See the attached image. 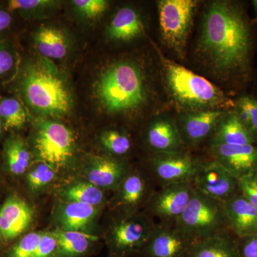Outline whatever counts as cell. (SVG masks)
<instances>
[{
  "label": "cell",
  "instance_id": "cell-1",
  "mask_svg": "<svg viewBox=\"0 0 257 257\" xmlns=\"http://www.w3.org/2000/svg\"><path fill=\"white\" fill-rule=\"evenodd\" d=\"M254 24L241 2H211L203 14L198 55L229 92L239 95L253 80Z\"/></svg>",
  "mask_w": 257,
  "mask_h": 257
},
{
  "label": "cell",
  "instance_id": "cell-2",
  "mask_svg": "<svg viewBox=\"0 0 257 257\" xmlns=\"http://www.w3.org/2000/svg\"><path fill=\"white\" fill-rule=\"evenodd\" d=\"M94 91L102 109L111 115L138 111L150 97L145 71L127 60L118 61L106 67L96 80Z\"/></svg>",
  "mask_w": 257,
  "mask_h": 257
},
{
  "label": "cell",
  "instance_id": "cell-3",
  "mask_svg": "<svg viewBox=\"0 0 257 257\" xmlns=\"http://www.w3.org/2000/svg\"><path fill=\"white\" fill-rule=\"evenodd\" d=\"M166 87L177 105L187 111L234 107V100L221 88L167 58L157 48Z\"/></svg>",
  "mask_w": 257,
  "mask_h": 257
},
{
  "label": "cell",
  "instance_id": "cell-4",
  "mask_svg": "<svg viewBox=\"0 0 257 257\" xmlns=\"http://www.w3.org/2000/svg\"><path fill=\"white\" fill-rule=\"evenodd\" d=\"M20 88L32 110L45 117H62L72 110L73 99L68 84L52 62L45 60L24 69Z\"/></svg>",
  "mask_w": 257,
  "mask_h": 257
},
{
  "label": "cell",
  "instance_id": "cell-5",
  "mask_svg": "<svg viewBox=\"0 0 257 257\" xmlns=\"http://www.w3.org/2000/svg\"><path fill=\"white\" fill-rule=\"evenodd\" d=\"M175 226L195 241L230 229L224 203L207 197L195 189Z\"/></svg>",
  "mask_w": 257,
  "mask_h": 257
},
{
  "label": "cell",
  "instance_id": "cell-6",
  "mask_svg": "<svg viewBox=\"0 0 257 257\" xmlns=\"http://www.w3.org/2000/svg\"><path fill=\"white\" fill-rule=\"evenodd\" d=\"M157 5L162 40L179 57H183L197 2L161 0Z\"/></svg>",
  "mask_w": 257,
  "mask_h": 257
},
{
  "label": "cell",
  "instance_id": "cell-7",
  "mask_svg": "<svg viewBox=\"0 0 257 257\" xmlns=\"http://www.w3.org/2000/svg\"><path fill=\"white\" fill-rule=\"evenodd\" d=\"M74 134L62 123L50 119L37 122L35 149L37 157L54 170L62 168L73 156Z\"/></svg>",
  "mask_w": 257,
  "mask_h": 257
},
{
  "label": "cell",
  "instance_id": "cell-8",
  "mask_svg": "<svg viewBox=\"0 0 257 257\" xmlns=\"http://www.w3.org/2000/svg\"><path fill=\"white\" fill-rule=\"evenodd\" d=\"M157 225L147 214H133L117 221L109 234L113 256L126 257L141 252Z\"/></svg>",
  "mask_w": 257,
  "mask_h": 257
},
{
  "label": "cell",
  "instance_id": "cell-9",
  "mask_svg": "<svg viewBox=\"0 0 257 257\" xmlns=\"http://www.w3.org/2000/svg\"><path fill=\"white\" fill-rule=\"evenodd\" d=\"M202 162L188 152L153 155L150 166L152 175L160 187L171 184L192 183Z\"/></svg>",
  "mask_w": 257,
  "mask_h": 257
},
{
  "label": "cell",
  "instance_id": "cell-10",
  "mask_svg": "<svg viewBox=\"0 0 257 257\" xmlns=\"http://www.w3.org/2000/svg\"><path fill=\"white\" fill-rule=\"evenodd\" d=\"M192 184L198 192L223 203L240 193L239 180L212 159L202 162Z\"/></svg>",
  "mask_w": 257,
  "mask_h": 257
},
{
  "label": "cell",
  "instance_id": "cell-11",
  "mask_svg": "<svg viewBox=\"0 0 257 257\" xmlns=\"http://www.w3.org/2000/svg\"><path fill=\"white\" fill-rule=\"evenodd\" d=\"M194 190L192 183L161 187L149 200L150 213L160 220V224L175 225L188 205Z\"/></svg>",
  "mask_w": 257,
  "mask_h": 257
},
{
  "label": "cell",
  "instance_id": "cell-12",
  "mask_svg": "<svg viewBox=\"0 0 257 257\" xmlns=\"http://www.w3.org/2000/svg\"><path fill=\"white\" fill-rule=\"evenodd\" d=\"M195 242L175 225L157 224L140 253L145 257H187Z\"/></svg>",
  "mask_w": 257,
  "mask_h": 257
},
{
  "label": "cell",
  "instance_id": "cell-13",
  "mask_svg": "<svg viewBox=\"0 0 257 257\" xmlns=\"http://www.w3.org/2000/svg\"><path fill=\"white\" fill-rule=\"evenodd\" d=\"M211 159L220 164L235 178L257 176V145L229 146L210 143Z\"/></svg>",
  "mask_w": 257,
  "mask_h": 257
},
{
  "label": "cell",
  "instance_id": "cell-14",
  "mask_svg": "<svg viewBox=\"0 0 257 257\" xmlns=\"http://www.w3.org/2000/svg\"><path fill=\"white\" fill-rule=\"evenodd\" d=\"M226 111L211 109L184 112L177 124L186 147L197 146L211 138Z\"/></svg>",
  "mask_w": 257,
  "mask_h": 257
},
{
  "label": "cell",
  "instance_id": "cell-15",
  "mask_svg": "<svg viewBox=\"0 0 257 257\" xmlns=\"http://www.w3.org/2000/svg\"><path fill=\"white\" fill-rule=\"evenodd\" d=\"M33 218L32 208L18 196H10L0 207V241L8 243L28 229Z\"/></svg>",
  "mask_w": 257,
  "mask_h": 257
},
{
  "label": "cell",
  "instance_id": "cell-16",
  "mask_svg": "<svg viewBox=\"0 0 257 257\" xmlns=\"http://www.w3.org/2000/svg\"><path fill=\"white\" fill-rule=\"evenodd\" d=\"M146 142L153 155L186 150L177 123L169 117H159L152 121L146 133Z\"/></svg>",
  "mask_w": 257,
  "mask_h": 257
},
{
  "label": "cell",
  "instance_id": "cell-17",
  "mask_svg": "<svg viewBox=\"0 0 257 257\" xmlns=\"http://www.w3.org/2000/svg\"><path fill=\"white\" fill-rule=\"evenodd\" d=\"M128 173L122 162L107 156L92 157L86 171L89 183L99 189L114 190L118 189Z\"/></svg>",
  "mask_w": 257,
  "mask_h": 257
},
{
  "label": "cell",
  "instance_id": "cell-18",
  "mask_svg": "<svg viewBox=\"0 0 257 257\" xmlns=\"http://www.w3.org/2000/svg\"><path fill=\"white\" fill-rule=\"evenodd\" d=\"M231 231L238 239L257 234V209L241 193L224 202Z\"/></svg>",
  "mask_w": 257,
  "mask_h": 257
},
{
  "label": "cell",
  "instance_id": "cell-19",
  "mask_svg": "<svg viewBox=\"0 0 257 257\" xmlns=\"http://www.w3.org/2000/svg\"><path fill=\"white\" fill-rule=\"evenodd\" d=\"M117 189V206L128 216L135 214L138 207L145 201L149 202L154 193H150L148 180L139 173H128Z\"/></svg>",
  "mask_w": 257,
  "mask_h": 257
},
{
  "label": "cell",
  "instance_id": "cell-20",
  "mask_svg": "<svg viewBox=\"0 0 257 257\" xmlns=\"http://www.w3.org/2000/svg\"><path fill=\"white\" fill-rule=\"evenodd\" d=\"M187 257H240L239 239L231 230H226L196 241Z\"/></svg>",
  "mask_w": 257,
  "mask_h": 257
},
{
  "label": "cell",
  "instance_id": "cell-21",
  "mask_svg": "<svg viewBox=\"0 0 257 257\" xmlns=\"http://www.w3.org/2000/svg\"><path fill=\"white\" fill-rule=\"evenodd\" d=\"M144 25L136 10L124 7L118 10L106 30L109 39L114 41L126 42L143 34Z\"/></svg>",
  "mask_w": 257,
  "mask_h": 257
},
{
  "label": "cell",
  "instance_id": "cell-22",
  "mask_svg": "<svg viewBox=\"0 0 257 257\" xmlns=\"http://www.w3.org/2000/svg\"><path fill=\"white\" fill-rule=\"evenodd\" d=\"M211 143L229 146H243L253 144L234 109L226 111L218 123L211 135Z\"/></svg>",
  "mask_w": 257,
  "mask_h": 257
},
{
  "label": "cell",
  "instance_id": "cell-23",
  "mask_svg": "<svg viewBox=\"0 0 257 257\" xmlns=\"http://www.w3.org/2000/svg\"><path fill=\"white\" fill-rule=\"evenodd\" d=\"M57 249L54 257H81L90 249L98 236L79 231L58 229L54 231Z\"/></svg>",
  "mask_w": 257,
  "mask_h": 257
},
{
  "label": "cell",
  "instance_id": "cell-24",
  "mask_svg": "<svg viewBox=\"0 0 257 257\" xmlns=\"http://www.w3.org/2000/svg\"><path fill=\"white\" fill-rule=\"evenodd\" d=\"M96 214L94 206L68 202L60 208L57 221L60 229L82 231L92 222Z\"/></svg>",
  "mask_w": 257,
  "mask_h": 257
},
{
  "label": "cell",
  "instance_id": "cell-25",
  "mask_svg": "<svg viewBox=\"0 0 257 257\" xmlns=\"http://www.w3.org/2000/svg\"><path fill=\"white\" fill-rule=\"evenodd\" d=\"M35 42L37 50L46 58L60 60L68 52L67 37L62 31L52 27L40 28L35 34Z\"/></svg>",
  "mask_w": 257,
  "mask_h": 257
},
{
  "label": "cell",
  "instance_id": "cell-26",
  "mask_svg": "<svg viewBox=\"0 0 257 257\" xmlns=\"http://www.w3.org/2000/svg\"><path fill=\"white\" fill-rule=\"evenodd\" d=\"M5 157L8 170L15 175H23L30 165V154L28 147L18 137H13L7 140Z\"/></svg>",
  "mask_w": 257,
  "mask_h": 257
},
{
  "label": "cell",
  "instance_id": "cell-27",
  "mask_svg": "<svg viewBox=\"0 0 257 257\" xmlns=\"http://www.w3.org/2000/svg\"><path fill=\"white\" fill-rule=\"evenodd\" d=\"M235 112L241 124L257 145V100L252 94H240L234 99Z\"/></svg>",
  "mask_w": 257,
  "mask_h": 257
},
{
  "label": "cell",
  "instance_id": "cell-28",
  "mask_svg": "<svg viewBox=\"0 0 257 257\" xmlns=\"http://www.w3.org/2000/svg\"><path fill=\"white\" fill-rule=\"evenodd\" d=\"M68 202H78L89 205L99 206L104 201L101 189L89 182H79L68 187L63 193Z\"/></svg>",
  "mask_w": 257,
  "mask_h": 257
},
{
  "label": "cell",
  "instance_id": "cell-29",
  "mask_svg": "<svg viewBox=\"0 0 257 257\" xmlns=\"http://www.w3.org/2000/svg\"><path fill=\"white\" fill-rule=\"evenodd\" d=\"M0 117L4 120L6 130L23 128L27 122L25 109L14 98H5L0 101Z\"/></svg>",
  "mask_w": 257,
  "mask_h": 257
},
{
  "label": "cell",
  "instance_id": "cell-30",
  "mask_svg": "<svg viewBox=\"0 0 257 257\" xmlns=\"http://www.w3.org/2000/svg\"><path fill=\"white\" fill-rule=\"evenodd\" d=\"M100 141L102 146L116 156H122L130 151L132 143L127 135L117 130H107L101 135Z\"/></svg>",
  "mask_w": 257,
  "mask_h": 257
},
{
  "label": "cell",
  "instance_id": "cell-31",
  "mask_svg": "<svg viewBox=\"0 0 257 257\" xmlns=\"http://www.w3.org/2000/svg\"><path fill=\"white\" fill-rule=\"evenodd\" d=\"M72 4L81 16L89 20L100 18L109 7L106 0H74Z\"/></svg>",
  "mask_w": 257,
  "mask_h": 257
},
{
  "label": "cell",
  "instance_id": "cell-32",
  "mask_svg": "<svg viewBox=\"0 0 257 257\" xmlns=\"http://www.w3.org/2000/svg\"><path fill=\"white\" fill-rule=\"evenodd\" d=\"M43 233L32 232L24 236L10 248L9 257H32L36 251Z\"/></svg>",
  "mask_w": 257,
  "mask_h": 257
},
{
  "label": "cell",
  "instance_id": "cell-33",
  "mask_svg": "<svg viewBox=\"0 0 257 257\" xmlns=\"http://www.w3.org/2000/svg\"><path fill=\"white\" fill-rule=\"evenodd\" d=\"M55 176V170L47 164L42 162L29 172L27 178L30 188L37 190L50 184Z\"/></svg>",
  "mask_w": 257,
  "mask_h": 257
},
{
  "label": "cell",
  "instance_id": "cell-34",
  "mask_svg": "<svg viewBox=\"0 0 257 257\" xmlns=\"http://www.w3.org/2000/svg\"><path fill=\"white\" fill-rule=\"evenodd\" d=\"M57 249V241L53 233H43L32 257H54Z\"/></svg>",
  "mask_w": 257,
  "mask_h": 257
},
{
  "label": "cell",
  "instance_id": "cell-35",
  "mask_svg": "<svg viewBox=\"0 0 257 257\" xmlns=\"http://www.w3.org/2000/svg\"><path fill=\"white\" fill-rule=\"evenodd\" d=\"M239 192L257 209V176L239 180Z\"/></svg>",
  "mask_w": 257,
  "mask_h": 257
},
{
  "label": "cell",
  "instance_id": "cell-36",
  "mask_svg": "<svg viewBox=\"0 0 257 257\" xmlns=\"http://www.w3.org/2000/svg\"><path fill=\"white\" fill-rule=\"evenodd\" d=\"M54 4V2L49 0H11L8 3V10L10 11H32L42 9Z\"/></svg>",
  "mask_w": 257,
  "mask_h": 257
},
{
  "label": "cell",
  "instance_id": "cell-37",
  "mask_svg": "<svg viewBox=\"0 0 257 257\" xmlns=\"http://www.w3.org/2000/svg\"><path fill=\"white\" fill-rule=\"evenodd\" d=\"M240 257H257V234L239 239Z\"/></svg>",
  "mask_w": 257,
  "mask_h": 257
},
{
  "label": "cell",
  "instance_id": "cell-38",
  "mask_svg": "<svg viewBox=\"0 0 257 257\" xmlns=\"http://www.w3.org/2000/svg\"><path fill=\"white\" fill-rule=\"evenodd\" d=\"M14 60L9 51L0 47V75L7 73L13 67Z\"/></svg>",
  "mask_w": 257,
  "mask_h": 257
},
{
  "label": "cell",
  "instance_id": "cell-39",
  "mask_svg": "<svg viewBox=\"0 0 257 257\" xmlns=\"http://www.w3.org/2000/svg\"><path fill=\"white\" fill-rule=\"evenodd\" d=\"M12 23V18L10 13L5 10H0V32L9 28Z\"/></svg>",
  "mask_w": 257,
  "mask_h": 257
},
{
  "label": "cell",
  "instance_id": "cell-40",
  "mask_svg": "<svg viewBox=\"0 0 257 257\" xmlns=\"http://www.w3.org/2000/svg\"><path fill=\"white\" fill-rule=\"evenodd\" d=\"M252 5L253 9H254L255 13H256V18H257V0H253Z\"/></svg>",
  "mask_w": 257,
  "mask_h": 257
},
{
  "label": "cell",
  "instance_id": "cell-41",
  "mask_svg": "<svg viewBox=\"0 0 257 257\" xmlns=\"http://www.w3.org/2000/svg\"><path fill=\"white\" fill-rule=\"evenodd\" d=\"M252 96H254L255 99L257 100V79L256 80V87H255L254 94H252Z\"/></svg>",
  "mask_w": 257,
  "mask_h": 257
},
{
  "label": "cell",
  "instance_id": "cell-42",
  "mask_svg": "<svg viewBox=\"0 0 257 257\" xmlns=\"http://www.w3.org/2000/svg\"><path fill=\"white\" fill-rule=\"evenodd\" d=\"M2 131V120L0 119V134H1Z\"/></svg>",
  "mask_w": 257,
  "mask_h": 257
},
{
  "label": "cell",
  "instance_id": "cell-43",
  "mask_svg": "<svg viewBox=\"0 0 257 257\" xmlns=\"http://www.w3.org/2000/svg\"><path fill=\"white\" fill-rule=\"evenodd\" d=\"M255 23H257V18L254 20Z\"/></svg>",
  "mask_w": 257,
  "mask_h": 257
}]
</instances>
